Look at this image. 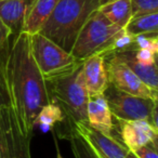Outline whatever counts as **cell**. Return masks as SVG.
I'll return each mask as SVG.
<instances>
[{"label":"cell","instance_id":"cell-1","mask_svg":"<svg viewBox=\"0 0 158 158\" xmlns=\"http://www.w3.org/2000/svg\"><path fill=\"white\" fill-rule=\"evenodd\" d=\"M6 68L9 77L21 131L31 139L34 121L44 106L54 103L48 84L31 54V35L21 33L6 44Z\"/></svg>","mask_w":158,"mask_h":158},{"label":"cell","instance_id":"cell-2","mask_svg":"<svg viewBox=\"0 0 158 158\" xmlns=\"http://www.w3.org/2000/svg\"><path fill=\"white\" fill-rule=\"evenodd\" d=\"M100 6L99 0H59L39 34L70 53L81 28Z\"/></svg>","mask_w":158,"mask_h":158},{"label":"cell","instance_id":"cell-3","mask_svg":"<svg viewBox=\"0 0 158 158\" xmlns=\"http://www.w3.org/2000/svg\"><path fill=\"white\" fill-rule=\"evenodd\" d=\"M54 103L65 114L64 123H88L87 104L89 94L85 84L82 63L74 70L47 80Z\"/></svg>","mask_w":158,"mask_h":158},{"label":"cell","instance_id":"cell-4","mask_svg":"<svg viewBox=\"0 0 158 158\" xmlns=\"http://www.w3.org/2000/svg\"><path fill=\"white\" fill-rule=\"evenodd\" d=\"M123 28L113 24L99 10L94 11L81 28L70 54L84 61L92 55L108 54L115 37Z\"/></svg>","mask_w":158,"mask_h":158},{"label":"cell","instance_id":"cell-5","mask_svg":"<svg viewBox=\"0 0 158 158\" xmlns=\"http://www.w3.org/2000/svg\"><path fill=\"white\" fill-rule=\"evenodd\" d=\"M31 49L46 80L72 72L82 63L39 33L31 35Z\"/></svg>","mask_w":158,"mask_h":158},{"label":"cell","instance_id":"cell-6","mask_svg":"<svg viewBox=\"0 0 158 158\" xmlns=\"http://www.w3.org/2000/svg\"><path fill=\"white\" fill-rule=\"evenodd\" d=\"M115 120H148L157 127V101L135 97L108 84L103 93Z\"/></svg>","mask_w":158,"mask_h":158},{"label":"cell","instance_id":"cell-7","mask_svg":"<svg viewBox=\"0 0 158 158\" xmlns=\"http://www.w3.org/2000/svg\"><path fill=\"white\" fill-rule=\"evenodd\" d=\"M108 84L116 89L135 97L158 101V92L152 90L115 55L105 57Z\"/></svg>","mask_w":158,"mask_h":158},{"label":"cell","instance_id":"cell-8","mask_svg":"<svg viewBox=\"0 0 158 158\" xmlns=\"http://www.w3.org/2000/svg\"><path fill=\"white\" fill-rule=\"evenodd\" d=\"M113 130L129 152H133L149 143L158 144V127L148 120H115Z\"/></svg>","mask_w":158,"mask_h":158},{"label":"cell","instance_id":"cell-9","mask_svg":"<svg viewBox=\"0 0 158 158\" xmlns=\"http://www.w3.org/2000/svg\"><path fill=\"white\" fill-rule=\"evenodd\" d=\"M79 134L90 144L91 148L98 156V158H126L128 149L125 145L113 136L101 133L98 130L91 128L88 123H70Z\"/></svg>","mask_w":158,"mask_h":158},{"label":"cell","instance_id":"cell-10","mask_svg":"<svg viewBox=\"0 0 158 158\" xmlns=\"http://www.w3.org/2000/svg\"><path fill=\"white\" fill-rule=\"evenodd\" d=\"M82 72L89 97L103 94L108 86L105 57L101 54L87 57L82 61Z\"/></svg>","mask_w":158,"mask_h":158},{"label":"cell","instance_id":"cell-11","mask_svg":"<svg viewBox=\"0 0 158 158\" xmlns=\"http://www.w3.org/2000/svg\"><path fill=\"white\" fill-rule=\"evenodd\" d=\"M87 121L91 128L113 136V116L103 94L89 97L87 104Z\"/></svg>","mask_w":158,"mask_h":158},{"label":"cell","instance_id":"cell-12","mask_svg":"<svg viewBox=\"0 0 158 158\" xmlns=\"http://www.w3.org/2000/svg\"><path fill=\"white\" fill-rule=\"evenodd\" d=\"M34 0H2L0 1V21L10 29L11 37L23 31L27 11Z\"/></svg>","mask_w":158,"mask_h":158},{"label":"cell","instance_id":"cell-13","mask_svg":"<svg viewBox=\"0 0 158 158\" xmlns=\"http://www.w3.org/2000/svg\"><path fill=\"white\" fill-rule=\"evenodd\" d=\"M110 55H115L125 65H127L139 78L152 90H158V67L157 63L146 64L140 62L134 56V49L115 52ZM158 92V91H157Z\"/></svg>","mask_w":158,"mask_h":158},{"label":"cell","instance_id":"cell-14","mask_svg":"<svg viewBox=\"0 0 158 158\" xmlns=\"http://www.w3.org/2000/svg\"><path fill=\"white\" fill-rule=\"evenodd\" d=\"M59 0H34L25 18L23 33L34 35L40 31L52 14Z\"/></svg>","mask_w":158,"mask_h":158},{"label":"cell","instance_id":"cell-15","mask_svg":"<svg viewBox=\"0 0 158 158\" xmlns=\"http://www.w3.org/2000/svg\"><path fill=\"white\" fill-rule=\"evenodd\" d=\"M99 11L119 28H125L132 18L130 0H113L100 6Z\"/></svg>","mask_w":158,"mask_h":158},{"label":"cell","instance_id":"cell-16","mask_svg":"<svg viewBox=\"0 0 158 158\" xmlns=\"http://www.w3.org/2000/svg\"><path fill=\"white\" fill-rule=\"evenodd\" d=\"M65 114L56 103L44 106L34 121V128L38 127L42 132H49L56 123H64Z\"/></svg>","mask_w":158,"mask_h":158},{"label":"cell","instance_id":"cell-17","mask_svg":"<svg viewBox=\"0 0 158 158\" xmlns=\"http://www.w3.org/2000/svg\"><path fill=\"white\" fill-rule=\"evenodd\" d=\"M125 29L133 37L143 34L158 33V12L133 16Z\"/></svg>","mask_w":158,"mask_h":158},{"label":"cell","instance_id":"cell-18","mask_svg":"<svg viewBox=\"0 0 158 158\" xmlns=\"http://www.w3.org/2000/svg\"><path fill=\"white\" fill-rule=\"evenodd\" d=\"M66 132L63 134V138L69 142L72 153L75 158H98L90 144L84 139L81 134H79L77 130L70 123H66Z\"/></svg>","mask_w":158,"mask_h":158},{"label":"cell","instance_id":"cell-19","mask_svg":"<svg viewBox=\"0 0 158 158\" xmlns=\"http://www.w3.org/2000/svg\"><path fill=\"white\" fill-rule=\"evenodd\" d=\"M136 50H148L158 53V33L138 35L133 39V48Z\"/></svg>","mask_w":158,"mask_h":158},{"label":"cell","instance_id":"cell-20","mask_svg":"<svg viewBox=\"0 0 158 158\" xmlns=\"http://www.w3.org/2000/svg\"><path fill=\"white\" fill-rule=\"evenodd\" d=\"M132 18L158 12V0H130Z\"/></svg>","mask_w":158,"mask_h":158},{"label":"cell","instance_id":"cell-21","mask_svg":"<svg viewBox=\"0 0 158 158\" xmlns=\"http://www.w3.org/2000/svg\"><path fill=\"white\" fill-rule=\"evenodd\" d=\"M157 147L158 144L149 143V144H146L144 146L140 147V148L135 149L132 153L138 158H158Z\"/></svg>","mask_w":158,"mask_h":158},{"label":"cell","instance_id":"cell-22","mask_svg":"<svg viewBox=\"0 0 158 158\" xmlns=\"http://www.w3.org/2000/svg\"><path fill=\"white\" fill-rule=\"evenodd\" d=\"M134 56L136 60L143 62V63H157V53H154L148 50H136V49H134Z\"/></svg>","mask_w":158,"mask_h":158},{"label":"cell","instance_id":"cell-23","mask_svg":"<svg viewBox=\"0 0 158 158\" xmlns=\"http://www.w3.org/2000/svg\"><path fill=\"white\" fill-rule=\"evenodd\" d=\"M11 38V31L10 29L0 21V50L3 48L6 44Z\"/></svg>","mask_w":158,"mask_h":158},{"label":"cell","instance_id":"cell-24","mask_svg":"<svg viewBox=\"0 0 158 158\" xmlns=\"http://www.w3.org/2000/svg\"><path fill=\"white\" fill-rule=\"evenodd\" d=\"M126 158H138V157H136V156L134 155V154L132 153V152H128L127 157H126Z\"/></svg>","mask_w":158,"mask_h":158},{"label":"cell","instance_id":"cell-25","mask_svg":"<svg viewBox=\"0 0 158 158\" xmlns=\"http://www.w3.org/2000/svg\"><path fill=\"white\" fill-rule=\"evenodd\" d=\"M0 158H3V152H2V144H1V140H0Z\"/></svg>","mask_w":158,"mask_h":158},{"label":"cell","instance_id":"cell-26","mask_svg":"<svg viewBox=\"0 0 158 158\" xmlns=\"http://www.w3.org/2000/svg\"><path fill=\"white\" fill-rule=\"evenodd\" d=\"M100 1V5H105V3H107V2H110V1H113V0H99Z\"/></svg>","mask_w":158,"mask_h":158},{"label":"cell","instance_id":"cell-27","mask_svg":"<svg viewBox=\"0 0 158 158\" xmlns=\"http://www.w3.org/2000/svg\"><path fill=\"white\" fill-rule=\"evenodd\" d=\"M56 158H63V157H62V156L60 155V153H57V157Z\"/></svg>","mask_w":158,"mask_h":158},{"label":"cell","instance_id":"cell-28","mask_svg":"<svg viewBox=\"0 0 158 158\" xmlns=\"http://www.w3.org/2000/svg\"><path fill=\"white\" fill-rule=\"evenodd\" d=\"M0 1H2V0H0Z\"/></svg>","mask_w":158,"mask_h":158}]
</instances>
